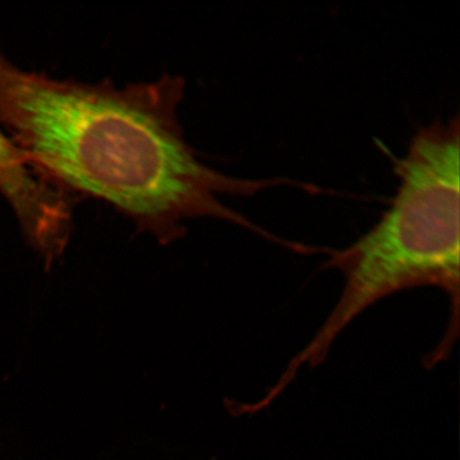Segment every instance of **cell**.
<instances>
[{"label":"cell","instance_id":"cell-3","mask_svg":"<svg viewBox=\"0 0 460 460\" xmlns=\"http://www.w3.org/2000/svg\"><path fill=\"white\" fill-rule=\"evenodd\" d=\"M0 195L14 212L28 244L41 256L45 267H53L70 241L77 199L39 178L2 128Z\"/></svg>","mask_w":460,"mask_h":460},{"label":"cell","instance_id":"cell-2","mask_svg":"<svg viewBox=\"0 0 460 460\" xmlns=\"http://www.w3.org/2000/svg\"><path fill=\"white\" fill-rule=\"evenodd\" d=\"M400 186L382 220L358 243L332 251L325 268L345 276L341 300L293 364L316 367L345 327L394 292L436 286L452 301V321L434 354L445 358L458 336L459 166L447 155L417 149L396 163Z\"/></svg>","mask_w":460,"mask_h":460},{"label":"cell","instance_id":"cell-1","mask_svg":"<svg viewBox=\"0 0 460 460\" xmlns=\"http://www.w3.org/2000/svg\"><path fill=\"white\" fill-rule=\"evenodd\" d=\"M185 79L115 85L29 72L0 55V124L39 178L59 191L105 201L160 244L185 222L214 217L262 237L220 195H254L280 181H245L209 168L178 119Z\"/></svg>","mask_w":460,"mask_h":460}]
</instances>
